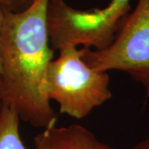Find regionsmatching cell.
Here are the masks:
<instances>
[{
  "label": "cell",
  "mask_w": 149,
  "mask_h": 149,
  "mask_svg": "<svg viewBox=\"0 0 149 149\" xmlns=\"http://www.w3.org/2000/svg\"><path fill=\"white\" fill-rule=\"evenodd\" d=\"M82 59L90 67L120 70L145 89L149 98V0H139L122 22L110 45L102 50L83 47Z\"/></svg>",
  "instance_id": "obj_4"
},
{
  "label": "cell",
  "mask_w": 149,
  "mask_h": 149,
  "mask_svg": "<svg viewBox=\"0 0 149 149\" xmlns=\"http://www.w3.org/2000/svg\"><path fill=\"white\" fill-rule=\"evenodd\" d=\"M33 149H113L80 124L44 128L34 138Z\"/></svg>",
  "instance_id": "obj_5"
},
{
  "label": "cell",
  "mask_w": 149,
  "mask_h": 149,
  "mask_svg": "<svg viewBox=\"0 0 149 149\" xmlns=\"http://www.w3.org/2000/svg\"><path fill=\"white\" fill-rule=\"evenodd\" d=\"M130 0H111L103 9L79 10L64 0H49L47 30L51 47L68 46L102 50L110 45L130 10Z\"/></svg>",
  "instance_id": "obj_3"
},
{
  "label": "cell",
  "mask_w": 149,
  "mask_h": 149,
  "mask_svg": "<svg viewBox=\"0 0 149 149\" xmlns=\"http://www.w3.org/2000/svg\"><path fill=\"white\" fill-rule=\"evenodd\" d=\"M133 149H149V138L141 140L134 145Z\"/></svg>",
  "instance_id": "obj_8"
},
{
  "label": "cell",
  "mask_w": 149,
  "mask_h": 149,
  "mask_svg": "<svg viewBox=\"0 0 149 149\" xmlns=\"http://www.w3.org/2000/svg\"><path fill=\"white\" fill-rule=\"evenodd\" d=\"M3 6L0 4V32H1V27L3 22ZM0 83H1V44H0Z\"/></svg>",
  "instance_id": "obj_9"
},
{
  "label": "cell",
  "mask_w": 149,
  "mask_h": 149,
  "mask_svg": "<svg viewBox=\"0 0 149 149\" xmlns=\"http://www.w3.org/2000/svg\"><path fill=\"white\" fill-rule=\"evenodd\" d=\"M20 120L13 107L0 102V149H27L20 137Z\"/></svg>",
  "instance_id": "obj_6"
},
{
  "label": "cell",
  "mask_w": 149,
  "mask_h": 149,
  "mask_svg": "<svg viewBox=\"0 0 149 149\" xmlns=\"http://www.w3.org/2000/svg\"><path fill=\"white\" fill-rule=\"evenodd\" d=\"M83 48L68 46L48 65L47 95L59 104V112L81 119L112 98L108 72L90 67Z\"/></svg>",
  "instance_id": "obj_2"
},
{
  "label": "cell",
  "mask_w": 149,
  "mask_h": 149,
  "mask_svg": "<svg viewBox=\"0 0 149 149\" xmlns=\"http://www.w3.org/2000/svg\"><path fill=\"white\" fill-rule=\"evenodd\" d=\"M0 4L2 6H3V7H5V0H0Z\"/></svg>",
  "instance_id": "obj_10"
},
{
  "label": "cell",
  "mask_w": 149,
  "mask_h": 149,
  "mask_svg": "<svg viewBox=\"0 0 149 149\" xmlns=\"http://www.w3.org/2000/svg\"><path fill=\"white\" fill-rule=\"evenodd\" d=\"M35 0H5V8L8 10L19 13L29 8Z\"/></svg>",
  "instance_id": "obj_7"
},
{
  "label": "cell",
  "mask_w": 149,
  "mask_h": 149,
  "mask_svg": "<svg viewBox=\"0 0 149 149\" xmlns=\"http://www.w3.org/2000/svg\"><path fill=\"white\" fill-rule=\"evenodd\" d=\"M49 0H35L19 13L3 6L0 32V102L33 127L55 125L58 115L47 95L48 65L53 60L47 30Z\"/></svg>",
  "instance_id": "obj_1"
}]
</instances>
